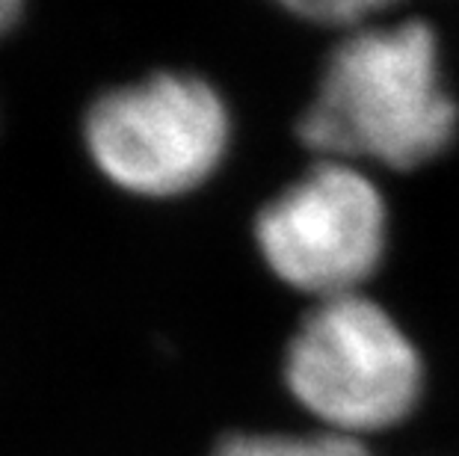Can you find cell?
I'll use <instances>...</instances> for the list:
<instances>
[{
	"label": "cell",
	"instance_id": "obj_4",
	"mask_svg": "<svg viewBox=\"0 0 459 456\" xmlns=\"http://www.w3.org/2000/svg\"><path fill=\"white\" fill-rule=\"evenodd\" d=\"M231 142L222 95L196 74L158 72L101 95L86 113V149L113 184L169 199L202 187Z\"/></svg>",
	"mask_w": 459,
	"mask_h": 456
},
{
	"label": "cell",
	"instance_id": "obj_5",
	"mask_svg": "<svg viewBox=\"0 0 459 456\" xmlns=\"http://www.w3.org/2000/svg\"><path fill=\"white\" fill-rule=\"evenodd\" d=\"M211 456H370L368 442L350 435L315 433H229Z\"/></svg>",
	"mask_w": 459,
	"mask_h": 456
},
{
	"label": "cell",
	"instance_id": "obj_6",
	"mask_svg": "<svg viewBox=\"0 0 459 456\" xmlns=\"http://www.w3.org/2000/svg\"><path fill=\"white\" fill-rule=\"evenodd\" d=\"M285 13L294 15L297 22L329 27V30L347 36L361 27L385 22L388 15L397 13V6L379 4V0H302V4H285Z\"/></svg>",
	"mask_w": 459,
	"mask_h": 456
},
{
	"label": "cell",
	"instance_id": "obj_3",
	"mask_svg": "<svg viewBox=\"0 0 459 456\" xmlns=\"http://www.w3.org/2000/svg\"><path fill=\"white\" fill-rule=\"evenodd\" d=\"M264 267L311 303L361 294L388 252V202L361 167L315 160L255 213Z\"/></svg>",
	"mask_w": 459,
	"mask_h": 456
},
{
	"label": "cell",
	"instance_id": "obj_2",
	"mask_svg": "<svg viewBox=\"0 0 459 456\" xmlns=\"http://www.w3.org/2000/svg\"><path fill=\"white\" fill-rule=\"evenodd\" d=\"M281 383L320 430L361 439L388 433L424 397V356L370 294L311 303L281 353Z\"/></svg>",
	"mask_w": 459,
	"mask_h": 456
},
{
	"label": "cell",
	"instance_id": "obj_1",
	"mask_svg": "<svg viewBox=\"0 0 459 456\" xmlns=\"http://www.w3.org/2000/svg\"><path fill=\"white\" fill-rule=\"evenodd\" d=\"M456 133L459 104L427 18H385L341 36L297 119V140L317 160H368L392 172L438 160Z\"/></svg>",
	"mask_w": 459,
	"mask_h": 456
},
{
	"label": "cell",
	"instance_id": "obj_7",
	"mask_svg": "<svg viewBox=\"0 0 459 456\" xmlns=\"http://www.w3.org/2000/svg\"><path fill=\"white\" fill-rule=\"evenodd\" d=\"M18 15H22V4H15V0H0V36L18 22Z\"/></svg>",
	"mask_w": 459,
	"mask_h": 456
}]
</instances>
